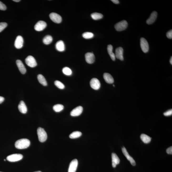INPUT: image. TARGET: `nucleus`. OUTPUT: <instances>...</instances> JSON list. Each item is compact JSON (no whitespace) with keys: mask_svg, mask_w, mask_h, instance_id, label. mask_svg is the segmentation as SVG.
Masks as SVG:
<instances>
[{"mask_svg":"<svg viewBox=\"0 0 172 172\" xmlns=\"http://www.w3.org/2000/svg\"><path fill=\"white\" fill-rule=\"evenodd\" d=\"M37 133L38 139L41 142H44L47 138V135L44 129L39 127L37 130Z\"/></svg>","mask_w":172,"mask_h":172,"instance_id":"2","label":"nucleus"},{"mask_svg":"<svg viewBox=\"0 0 172 172\" xmlns=\"http://www.w3.org/2000/svg\"><path fill=\"white\" fill-rule=\"evenodd\" d=\"M23 157V156L21 154H15L7 156V159L10 162H15L20 160L22 159Z\"/></svg>","mask_w":172,"mask_h":172,"instance_id":"4","label":"nucleus"},{"mask_svg":"<svg viewBox=\"0 0 172 172\" xmlns=\"http://www.w3.org/2000/svg\"><path fill=\"white\" fill-rule=\"evenodd\" d=\"M140 138L143 143H150L151 141V138L145 134H142Z\"/></svg>","mask_w":172,"mask_h":172,"instance_id":"24","label":"nucleus"},{"mask_svg":"<svg viewBox=\"0 0 172 172\" xmlns=\"http://www.w3.org/2000/svg\"><path fill=\"white\" fill-rule=\"evenodd\" d=\"M30 141L27 139H22L17 140L15 143V147L18 149H26L30 146Z\"/></svg>","mask_w":172,"mask_h":172,"instance_id":"1","label":"nucleus"},{"mask_svg":"<svg viewBox=\"0 0 172 172\" xmlns=\"http://www.w3.org/2000/svg\"><path fill=\"white\" fill-rule=\"evenodd\" d=\"M24 40L22 36H19L17 37L14 43V46L17 49H19L23 46Z\"/></svg>","mask_w":172,"mask_h":172,"instance_id":"10","label":"nucleus"},{"mask_svg":"<svg viewBox=\"0 0 172 172\" xmlns=\"http://www.w3.org/2000/svg\"><path fill=\"white\" fill-rule=\"evenodd\" d=\"M63 73L65 75H67V76H70L71 75L72 73V72L71 70L68 67H65L63 68L62 70Z\"/></svg>","mask_w":172,"mask_h":172,"instance_id":"30","label":"nucleus"},{"mask_svg":"<svg viewBox=\"0 0 172 172\" xmlns=\"http://www.w3.org/2000/svg\"></svg>","mask_w":172,"mask_h":172,"instance_id":"43","label":"nucleus"},{"mask_svg":"<svg viewBox=\"0 0 172 172\" xmlns=\"http://www.w3.org/2000/svg\"><path fill=\"white\" fill-rule=\"evenodd\" d=\"M42 172L41 171H35V172Z\"/></svg>","mask_w":172,"mask_h":172,"instance_id":"41","label":"nucleus"},{"mask_svg":"<svg viewBox=\"0 0 172 172\" xmlns=\"http://www.w3.org/2000/svg\"><path fill=\"white\" fill-rule=\"evenodd\" d=\"M53 38L51 36L47 35L44 38L43 42L46 45H49L52 43Z\"/></svg>","mask_w":172,"mask_h":172,"instance_id":"25","label":"nucleus"},{"mask_svg":"<svg viewBox=\"0 0 172 172\" xmlns=\"http://www.w3.org/2000/svg\"><path fill=\"white\" fill-rule=\"evenodd\" d=\"M7 7L4 4L0 1V10H6Z\"/></svg>","mask_w":172,"mask_h":172,"instance_id":"33","label":"nucleus"},{"mask_svg":"<svg viewBox=\"0 0 172 172\" xmlns=\"http://www.w3.org/2000/svg\"><path fill=\"white\" fill-rule=\"evenodd\" d=\"M49 17L53 22L56 23H60L62 22L61 17L57 13H52L49 14Z\"/></svg>","mask_w":172,"mask_h":172,"instance_id":"9","label":"nucleus"},{"mask_svg":"<svg viewBox=\"0 0 172 172\" xmlns=\"http://www.w3.org/2000/svg\"><path fill=\"white\" fill-rule=\"evenodd\" d=\"M112 165L114 168H115L117 164L120 163V159L116 154L113 153L112 155Z\"/></svg>","mask_w":172,"mask_h":172,"instance_id":"19","label":"nucleus"},{"mask_svg":"<svg viewBox=\"0 0 172 172\" xmlns=\"http://www.w3.org/2000/svg\"><path fill=\"white\" fill-rule=\"evenodd\" d=\"M18 108L19 111L23 114L26 113L27 112V108L26 105L23 101H21L19 103Z\"/></svg>","mask_w":172,"mask_h":172,"instance_id":"20","label":"nucleus"},{"mask_svg":"<svg viewBox=\"0 0 172 172\" xmlns=\"http://www.w3.org/2000/svg\"><path fill=\"white\" fill-rule=\"evenodd\" d=\"M113 86H114V87L115 86L114 85H113Z\"/></svg>","mask_w":172,"mask_h":172,"instance_id":"42","label":"nucleus"},{"mask_svg":"<svg viewBox=\"0 0 172 172\" xmlns=\"http://www.w3.org/2000/svg\"><path fill=\"white\" fill-rule=\"evenodd\" d=\"M108 52L110 57L111 59L113 61H115V56L114 53L113 52V47L111 45H109L107 47Z\"/></svg>","mask_w":172,"mask_h":172,"instance_id":"22","label":"nucleus"},{"mask_svg":"<svg viewBox=\"0 0 172 172\" xmlns=\"http://www.w3.org/2000/svg\"><path fill=\"white\" fill-rule=\"evenodd\" d=\"M90 85L92 88L95 90H98L100 88V83L97 78H94L90 80Z\"/></svg>","mask_w":172,"mask_h":172,"instance_id":"8","label":"nucleus"},{"mask_svg":"<svg viewBox=\"0 0 172 172\" xmlns=\"http://www.w3.org/2000/svg\"><path fill=\"white\" fill-rule=\"evenodd\" d=\"M7 24L6 22L0 23V32L6 28Z\"/></svg>","mask_w":172,"mask_h":172,"instance_id":"32","label":"nucleus"},{"mask_svg":"<svg viewBox=\"0 0 172 172\" xmlns=\"http://www.w3.org/2000/svg\"><path fill=\"white\" fill-rule=\"evenodd\" d=\"M55 85L58 87V88L63 89L65 88V86L64 84L60 81L58 80L55 81L54 82Z\"/></svg>","mask_w":172,"mask_h":172,"instance_id":"31","label":"nucleus"},{"mask_svg":"<svg viewBox=\"0 0 172 172\" xmlns=\"http://www.w3.org/2000/svg\"><path fill=\"white\" fill-rule=\"evenodd\" d=\"M140 45L142 50L145 53L148 52L149 50V45L147 41L144 38H141L140 39Z\"/></svg>","mask_w":172,"mask_h":172,"instance_id":"6","label":"nucleus"},{"mask_svg":"<svg viewBox=\"0 0 172 172\" xmlns=\"http://www.w3.org/2000/svg\"><path fill=\"white\" fill-rule=\"evenodd\" d=\"M82 133L79 131H75L72 132L69 136L70 138L71 139H75L78 138L82 135Z\"/></svg>","mask_w":172,"mask_h":172,"instance_id":"27","label":"nucleus"},{"mask_svg":"<svg viewBox=\"0 0 172 172\" xmlns=\"http://www.w3.org/2000/svg\"><path fill=\"white\" fill-rule=\"evenodd\" d=\"M4 98L0 96V104L2 103L4 100Z\"/></svg>","mask_w":172,"mask_h":172,"instance_id":"38","label":"nucleus"},{"mask_svg":"<svg viewBox=\"0 0 172 172\" xmlns=\"http://www.w3.org/2000/svg\"><path fill=\"white\" fill-rule=\"evenodd\" d=\"M166 36L168 38L170 39L172 38V30H170L166 34Z\"/></svg>","mask_w":172,"mask_h":172,"instance_id":"35","label":"nucleus"},{"mask_svg":"<svg viewBox=\"0 0 172 172\" xmlns=\"http://www.w3.org/2000/svg\"><path fill=\"white\" fill-rule=\"evenodd\" d=\"M166 152L167 154H172V147H170L169 148H168V149H167Z\"/></svg>","mask_w":172,"mask_h":172,"instance_id":"36","label":"nucleus"},{"mask_svg":"<svg viewBox=\"0 0 172 172\" xmlns=\"http://www.w3.org/2000/svg\"><path fill=\"white\" fill-rule=\"evenodd\" d=\"M64 106L61 104H57L53 107L54 110L57 112H60L64 109Z\"/></svg>","mask_w":172,"mask_h":172,"instance_id":"28","label":"nucleus"},{"mask_svg":"<svg viewBox=\"0 0 172 172\" xmlns=\"http://www.w3.org/2000/svg\"><path fill=\"white\" fill-rule=\"evenodd\" d=\"M94 34L93 33L90 32H86L83 33L82 36L85 39H90L94 37Z\"/></svg>","mask_w":172,"mask_h":172,"instance_id":"29","label":"nucleus"},{"mask_svg":"<svg viewBox=\"0 0 172 172\" xmlns=\"http://www.w3.org/2000/svg\"><path fill=\"white\" fill-rule=\"evenodd\" d=\"M37 79L39 82L43 86H46L47 85V82L46 79L41 74H39L38 75Z\"/></svg>","mask_w":172,"mask_h":172,"instance_id":"23","label":"nucleus"},{"mask_svg":"<svg viewBox=\"0 0 172 172\" xmlns=\"http://www.w3.org/2000/svg\"><path fill=\"white\" fill-rule=\"evenodd\" d=\"M158 13L156 11H154L151 14L150 17L148 19L146 22L148 24L150 25L155 22L157 17Z\"/></svg>","mask_w":172,"mask_h":172,"instance_id":"16","label":"nucleus"},{"mask_svg":"<svg viewBox=\"0 0 172 172\" xmlns=\"http://www.w3.org/2000/svg\"><path fill=\"white\" fill-rule=\"evenodd\" d=\"M85 58L86 62L89 64H93L95 60L94 54L93 53L88 52L85 54Z\"/></svg>","mask_w":172,"mask_h":172,"instance_id":"14","label":"nucleus"},{"mask_svg":"<svg viewBox=\"0 0 172 172\" xmlns=\"http://www.w3.org/2000/svg\"><path fill=\"white\" fill-rule=\"evenodd\" d=\"M83 111V107L80 106H78L74 109L71 112L70 115L72 117H77L82 114Z\"/></svg>","mask_w":172,"mask_h":172,"instance_id":"13","label":"nucleus"},{"mask_svg":"<svg viewBox=\"0 0 172 172\" xmlns=\"http://www.w3.org/2000/svg\"><path fill=\"white\" fill-rule=\"evenodd\" d=\"M47 26L46 22L44 21H39L34 26V29L38 31H42L46 28Z\"/></svg>","mask_w":172,"mask_h":172,"instance_id":"7","label":"nucleus"},{"mask_svg":"<svg viewBox=\"0 0 172 172\" xmlns=\"http://www.w3.org/2000/svg\"><path fill=\"white\" fill-rule=\"evenodd\" d=\"M78 161L77 159L72 160L69 165L68 172H76L78 165Z\"/></svg>","mask_w":172,"mask_h":172,"instance_id":"11","label":"nucleus"},{"mask_svg":"<svg viewBox=\"0 0 172 172\" xmlns=\"http://www.w3.org/2000/svg\"><path fill=\"white\" fill-rule=\"evenodd\" d=\"M112 2L115 4H119V1L118 0H112L111 1Z\"/></svg>","mask_w":172,"mask_h":172,"instance_id":"37","label":"nucleus"},{"mask_svg":"<svg viewBox=\"0 0 172 172\" xmlns=\"http://www.w3.org/2000/svg\"><path fill=\"white\" fill-rule=\"evenodd\" d=\"M170 64H171L172 65V57H171V58H170Z\"/></svg>","mask_w":172,"mask_h":172,"instance_id":"39","label":"nucleus"},{"mask_svg":"<svg viewBox=\"0 0 172 172\" xmlns=\"http://www.w3.org/2000/svg\"><path fill=\"white\" fill-rule=\"evenodd\" d=\"M172 110L170 109L169 110L164 113V115L165 116H169L172 115Z\"/></svg>","mask_w":172,"mask_h":172,"instance_id":"34","label":"nucleus"},{"mask_svg":"<svg viewBox=\"0 0 172 172\" xmlns=\"http://www.w3.org/2000/svg\"><path fill=\"white\" fill-rule=\"evenodd\" d=\"M25 62L28 66L31 68L35 67L37 65V63L35 58L32 56L29 55L25 59Z\"/></svg>","mask_w":172,"mask_h":172,"instance_id":"5","label":"nucleus"},{"mask_svg":"<svg viewBox=\"0 0 172 172\" xmlns=\"http://www.w3.org/2000/svg\"><path fill=\"white\" fill-rule=\"evenodd\" d=\"M123 53V48L119 47L117 48L115 50V57L121 61H123L124 60Z\"/></svg>","mask_w":172,"mask_h":172,"instance_id":"15","label":"nucleus"},{"mask_svg":"<svg viewBox=\"0 0 172 172\" xmlns=\"http://www.w3.org/2000/svg\"><path fill=\"white\" fill-rule=\"evenodd\" d=\"M56 49L60 52H63L65 50V46L64 42L60 40L57 42L55 44Z\"/></svg>","mask_w":172,"mask_h":172,"instance_id":"17","label":"nucleus"},{"mask_svg":"<svg viewBox=\"0 0 172 172\" xmlns=\"http://www.w3.org/2000/svg\"><path fill=\"white\" fill-rule=\"evenodd\" d=\"M17 65L21 73L22 74H24L26 72V69L24 65L20 60H18L16 62Z\"/></svg>","mask_w":172,"mask_h":172,"instance_id":"18","label":"nucleus"},{"mask_svg":"<svg viewBox=\"0 0 172 172\" xmlns=\"http://www.w3.org/2000/svg\"><path fill=\"white\" fill-rule=\"evenodd\" d=\"M91 16L92 18L94 20H97L102 18L103 17V15L100 13H92Z\"/></svg>","mask_w":172,"mask_h":172,"instance_id":"26","label":"nucleus"},{"mask_svg":"<svg viewBox=\"0 0 172 172\" xmlns=\"http://www.w3.org/2000/svg\"><path fill=\"white\" fill-rule=\"evenodd\" d=\"M128 22L126 21L123 20L117 23L114 26V28L118 31H124L127 28Z\"/></svg>","mask_w":172,"mask_h":172,"instance_id":"3","label":"nucleus"},{"mask_svg":"<svg viewBox=\"0 0 172 172\" xmlns=\"http://www.w3.org/2000/svg\"><path fill=\"white\" fill-rule=\"evenodd\" d=\"M103 78L105 82L108 84H112L114 82V79L111 75L108 73H105L103 75Z\"/></svg>","mask_w":172,"mask_h":172,"instance_id":"21","label":"nucleus"},{"mask_svg":"<svg viewBox=\"0 0 172 172\" xmlns=\"http://www.w3.org/2000/svg\"><path fill=\"white\" fill-rule=\"evenodd\" d=\"M122 151L124 155L126 156V157L127 158L128 160L130 161L131 164L133 166L135 165L136 163L135 160L133 158L130 156V155H129L125 147L122 148Z\"/></svg>","mask_w":172,"mask_h":172,"instance_id":"12","label":"nucleus"},{"mask_svg":"<svg viewBox=\"0 0 172 172\" xmlns=\"http://www.w3.org/2000/svg\"><path fill=\"white\" fill-rule=\"evenodd\" d=\"M13 1L16 2H19V1H20V0H13Z\"/></svg>","mask_w":172,"mask_h":172,"instance_id":"40","label":"nucleus"}]
</instances>
